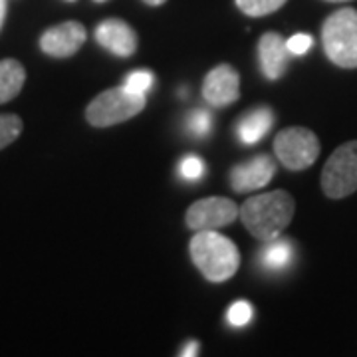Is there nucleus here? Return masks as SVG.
<instances>
[{"instance_id": "1", "label": "nucleus", "mask_w": 357, "mask_h": 357, "mask_svg": "<svg viewBox=\"0 0 357 357\" xmlns=\"http://www.w3.org/2000/svg\"><path fill=\"white\" fill-rule=\"evenodd\" d=\"M238 217L244 227L258 241H272L280 236L284 229L292 222L296 203L288 191H270L250 197L238 206Z\"/></svg>"}, {"instance_id": "2", "label": "nucleus", "mask_w": 357, "mask_h": 357, "mask_svg": "<svg viewBox=\"0 0 357 357\" xmlns=\"http://www.w3.org/2000/svg\"><path fill=\"white\" fill-rule=\"evenodd\" d=\"M191 258L208 282L230 280L241 266V255L236 244L218 234L217 230H197L191 238Z\"/></svg>"}, {"instance_id": "3", "label": "nucleus", "mask_w": 357, "mask_h": 357, "mask_svg": "<svg viewBox=\"0 0 357 357\" xmlns=\"http://www.w3.org/2000/svg\"><path fill=\"white\" fill-rule=\"evenodd\" d=\"M321 44L330 62L340 68H357V10L340 8L321 26Z\"/></svg>"}, {"instance_id": "4", "label": "nucleus", "mask_w": 357, "mask_h": 357, "mask_svg": "<svg viewBox=\"0 0 357 357\" xmlns=\"http://www.w3.org/2000/svg\"><path fill=\"white\" fill-rule=\"evenodd\" d=\"M143 107L145 96L129 91L126 86H121L98 93L86 109V119L93 128H109L135 117L141 114Z\"/></svg>"}, {"instance_id": "5", "label": "nucleus", "mask_w": 357, "mask_h": 357, "mask_svg": "<svg viewBox=\"0 0 357 357\" xmlns=\"http://www.w3.org/2000/svg\"><path fill=\"white\" fill-rule=\"evenodd\" d=\"M321 189L330 199L357 191V141H347L330 155L321 171Z\"/></svg>"}, {"instance_id": "6", "label": "nucleus", "mask_w": 357, "mask_h": 357, "mask_svg": "<svg viewBox=\"0 0 357 357\" xmlns=\"http://www.w3.org/2000/svg\"><path fill=\"white\" fill-rule=\"evenodd\" d=\"M274 153L286 169L304 171L314 165L318 159V135L306 128L282 129L274 139Z\"/></svg>"}, {"instance_id": "7", "label": "nucleus", "mask_w": 357, "mask_h": 357, "mask_svg": "<svg viewBox=\"0 0 357 357\" xmlns=\"http://www.w3.org/2000/svg\"><path fill=\"white\" fill-rule=\"evenodd\" d=\"M238 206L225 197H208L192 203L185 222L191 230H218L232 225L238 218Z\"/></svg>"}, {"instance_id": "8", "label": "nucleus", "mask_w": 357, "mask_h": 357, "mask_svg": "<svg viewBox=\"0 0 357 357\" xmlns=\"http://www.w3.org/2000/svg\"><path fill=\"white\" fill-rule=\"evenodd\" d=\"M203 98L213 107H227L241 98V77L229 64L217 66L211 70L203 84Z\"/></svg>"}, {"instance_id": "9", "label": "nucleus", "mask_w": 357, "mask_h": 357, "mask_svg": "<svg viewBox=\"0 0 357 357\" xmlns=\"http://www.w3.org/2000/svg\"><path fill=\"white\" fill-rule=\"evenodd\" d=\"M86 28L79 22H62V24L48 28L42 38H40V48L48 56L54 58H70L74 56L86 42Z\"/></svg>"}, {"instance_id": "10", "label": "nucleus", "mask_w": 357, "mask_h": 357, "mask_svg": "<svg viewBox=\"0 0 357 357\" xmlns=\"http://www.w3.org/2000/svg\"><path fill=\"white\" fill-rule=\"evenodd\" d=\"M276 173V161L270 155H256L230 171V185L236 192L266 187Z\"/></svg>"}, {"instance_id": "11", "label": "nucleus", "mask_w": 357, "mask_h": 357, "mask_svg": "<svg viewBox=\"0 0 357 357\" xmlns=\"http://www.w3.org/2000/svg\"><path fill=\"white\" fill-rule=\"evenodd\" d=\"M96 40L98 44L103 46L119 58H129L137 50V34L135 30L119 20V18H107L102 24L96 28Z\"/></svg>"}, {"instance_id": "12", "label": "nucleus", "mask_w": 357, "mask_h": 357, "mask_svg": "<svg viewBox=\"0 0 357 357\" xmlns=\"http://www.w3.org/2000/svg\"><path fill=\"white\" fill-rule=\"evenodd\" d=\"M290 52L286 48V40L276 32H266L258 42V60L260 70L268 79H280L286 74Z\"/></svg>"}, {"instance_id": "13", "label": "nucleus", "mask_w": 357, "mask_h": 357, "mask_svg": "<svg viewBox=\"0 0 357 357\" xmlns=\"http://www.w3.org/2000/svg\"><path fill=\"white\" fill-rule=\"evenodd\" d=\"M274 126V114L270 107H256L250 114L241 117L236 126V135L244 145H255L268 135L270 128Z\"/></svg>"}, {"instance_id": "14", "label": "nucleus", "mask_w": 357, "mask_h": 357, "mask_svg": "<svg viewBox=\"0 0 357 357\" xmlns=\"http://www.w3.org/2000/svg\"><path fill=\"white\" fill-rule=\"evenodd\" d=\"M266 243V246L260 250V266L270 272H278V270H286L292 264L294 244L288 238L276 236Z\"/></svg>"}, {"instance_id": "15", "label": "nucleus", "mask_w": 357, "mask_h": 357, "mask_svg": "<svg viewBox=\"0 0 357 357\" xmlns=\"http://www.w3.org/2000/svg\"><path fill=\"white\" fill-rule=\"evenodd\" d=\"M26 72L20 62L16 60H2L0 62V103L14 100L24 86Z\"/></svg>"}, {"instance_id": "16", "label": "nucleus", "mask_w": 357, "mask_h": 357, "mask_svg": "<svg viewBox=\"0 0 357 357\" xmlns=\"http://www.w3.org/2000/svg\"><path fill=\"white\" fill-rule=\"evenodd\" d=\"M185 129L192 137H206L213 129V115L206 109H192L191 114L185 117Z\"/></svg>"}, {"instance_id": "17", "label": "nucleus", "mask_w": 357, "mask_h": 357, "mask_svg": "<svg viewBox=\"0 0 357 357\" xmlns=\"http://www.w3.org/2000/svg\"><path fill=\"white\" fill-rule=\"evenodd\" d=\"M288 0H236V6L246 16H268L282 8Z\"/></svg>"}, {"instance_id": "18", "label": "nucleus", "mask_w": 357, "mask_h": 357, "mask_svg": "<svg viewBox=\"0 0 357 357\" xmlns=\"http://www.w3.org/2000/svg\"><path fill=\"white\" fill-rule=\"evenodd\" d=\"M22 133V119L16 115H0V149L8 147Z\"/></svg>"}, {"instance_id": "19", "label": "nucleus", "mask_w": 357, "mask_h": 357, "mask_svg": "<svg viewBox=\"0 0 357 357\" xmlns=\"http://www.w3.org/2000/svg\"><path fill=\"white\" fill-rule=\"evenodd\" d=\"M153 82L155 76L151 72H147V70H141V72H133V74H129L128 79H126V88L129 91H135V93H147L149 89L153 88Z\"/></svg>"}, {"instance_id": "20", "label": "nucleus", "mask_w": 357, "mask_h": 357, "mask_svg": "<svg viewBox=\"0 0 357 357\" xmlns=\"http://www.w3.org/2000/svg\"><path fill=\"white\" fill-rule=\"evenodd\" d=\"M227 318H229L230 326L243 328V326H246V324L252 319V306H250L246 300H238V302H234V304L229 307Z\"/></svg>"}, {"instance_id": "21", "label": "nucleus", "mask_w": 357, "mask_h": 357, "mask_svg": "<svg viewBox=\"0 0 357 357\" xmlns=\"http://www.w3.org/2000/svg\"><path fill=\"white\" fill-rule=\"evenodd\" d=\"M178 173H181V177L185 178V181H199L204 173L203 159L201 157H195V155L185 157L181 161V165H178Z\"/></svg>"}, {"instance_id": "22", "label": "nucleus", "mask_w": 357, "mask_h": 357, "mask_svg": "<svg viewBox=\"0 0 357 357\" xmlns=\"http://www.w3.org/2000/svg\"><path fill=\"white\" fill-rule=\"evenodd\" d=\"M314 44V38L310 34H294L292 38L286 40V48L294 56H304Z\"/></svg>"}, {"instance_id": "23", "label": "nucleus", "mask_w": 357, "mask_h": 357, "mask_svg": "<svg viewBox=\"0 0 357 357\" xmlns=\"http://www.w3.org/2000/svg\"><path fill=\"white\" fill-rule=\"evenodd\" d=\"M199 342H191V344H187L183 349H181V356L183 357H189V356H197L199 354Z\"/></svg>"}, {"instance_id": "24", "label": "nucleus", "mask_w": 357, "mask_h": 357, "mask_svg": "<svg viewBox=\"0 0 357 357\" xmlns=\"http://www.w3.org/2000/svg\"><path fill=\"white\" fill-rule=\"evenodd\" d=\"M4 14H6V0H0V26L4 22Z\"/></svg>"}, {"instance_id": "25", "label": "nucleus", "mask_w": 357, "mask_h": 357, "mask_svg": "<svg viewBox=\"0 0 357 357\" xmlns=\"http://www.w3.org/2000/svg\"><path fill=\"white\" fill-rule=\"evenodd\" d=\"M145 4H149V6H161L163 2H167V0H143Z\"/></svg>"}, {"instance_id": "26", "label": "nucleus", "mask_w": 357, "mask_h": 357, "mask_svg": "<svg viewBox=\"0 0 357 357\" xmlns=\"http://www.w3.org/2000/svg\"><path fill=\"white\" fill-rule=\"evenodd\" d=\"M328 2H347V0H328Z\"/></svg>"}, {"instance_id": "27", "label": "nucleus", "mask_w": 357, "mask_h": 357, "mask_svg": "<svg viewBox=\"0 0 357 357\" xmlns=\"http://www.w3.org/2000/svg\"><path fill=\"white\" fill-rule=\"evenodd\" d=\"M93 2H105V0H93Z\"/></svg>"}, {"instance_id": "28", "label": "nucleus", "mask_w": 357, "mask_h": 357, "mask_svg": "<svg viewBox=\"0 0 357 357\" xmlns=\"http://www.w3.org/2000/svg\"><path fill=\"white\" fill-rule=\"evenodd\" d=\"M72 2H74V0H72Z\"/></svg>"}]
</instances>
